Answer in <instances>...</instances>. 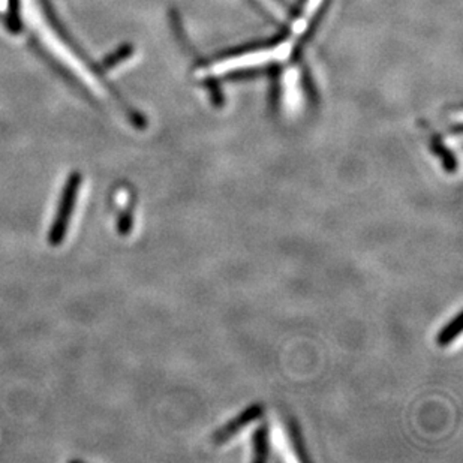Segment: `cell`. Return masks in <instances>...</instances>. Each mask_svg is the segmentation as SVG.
<instances>
[{"label":"cell","instance_id":"1","mask_svg":"<svg viewBox=\"0 0 463 463\" xmlns=\"http://www.w3.org/2000/svg\"><path fill=\"white\" fill-rule=\"evenodd\" d=\"M81 183H83V175L78 171H74L68 175L67 182L63 184L61 190V199L57 204L56 215L53 219L52 227L48 232V243L50 245L61 246L65 239H67L68 230L71 225L72 215L76 208L77 197L80 192Z\"/></svg>","mask_w":463,"mask_h":463},{"label":"cell","instance_id":"2","mask_svg":"<svg viewBox=\"0 0 463 463\" xmlns=\"http://www.w3.org/2000/svg\"><path fill=\"white\" fill-rule=\"evenodd\" d=\"M265 407L263 403H252L251 407L245 408L239 416L221 426L212 435V443L215 445H223L232 440V436L240 434L246 426L252 425L254 421L264 417Z\"/></svg>","mask_w":463,"mask_h":463},{"label":"cell","instance_id":"3","mask_svg":"<svg viewBox=\"0 0 463 463\" xmlns=\"http://www.w3.org/2000/svg\"><path fill=\"white\" fill-rule=\"evenodd\" d=\"M429 146L432 153L440 159L441 166H443L444 171H447L450 175L456 173V170H458V159L454 157L453 151L445 146L441 135H434V137L430 138Z\"/></svg>","mask_w":463,"mask_h":463},{"label":"cell","instance_id":"4","mask_svg":"<svg viewBox=\"0 0 463 463\" xmlns=\"http://www.w3.org/2000/svg\"><path fill=\"white\" fill-rule=\"evenodd\" d=\"M252 449H254V460L256 462H265L270 454V429L267 423L256 427L252 435Z\"/></svg>","mask_w":463,"mask_h":463},{"label":"cell","instance_id":"5","mask_svg":"<svg viewBox=\"0 0 463 463\" xmlns=\"http://www.w3.org/2000/svg\"><path fill=\"white\" fill-rule=\"evenodd\" d=\"M460 331H462V313H459L453 320H450L441 329L440 333L435 337L436 345L441 346V348L451 345L458 339Z\"/></svg>","mask_w":463,"mask_h":463},{"label":"cell","instance_id":"6","mask_svg":"<svg viewBox=\"0 0 463 463\" xmlns=\"http://www.w3.org/2000/svg\"><path fill=\"white\" fill-rule=\"evenodd\" d=\"M288 435L298 459L302 462H311V458L307 456L306 447H305V443H303L302 430L298 427L297 421L288 420Z\"/></svg>","mask_w":463,"mask_h":463},{"label":"cell","instance_id":"7","mask_svg":"<svg viewBox=\"0 0 463 463\" xmlns=\"http://www.w3.org/2000/svg\"><path fill=\"white\" fill-rule=\"evenodd\" d=\"M134 228V204H126L118 215V232L126 237L133 232Z\"/></svg>","mask_w":463,"mask_h":463}]
</instances>
